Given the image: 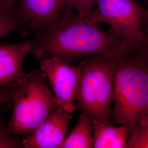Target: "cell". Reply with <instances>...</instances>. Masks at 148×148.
I'll list each match as a JSON object with an SVG mask.
<instances>
[{
	"label": "cell",
	"mask_w": 148,
	"mask_h": 148,
	"mask_svg": "<svg viewBox=\"0 0 148 148\" xmlns=\"http://www.w3.org/2000/svg\"><path fill=\"white\" fill-rule=\"evenodd\" d=\"M143 24V25L144 26V28H143L144 36L147 41L148 42V8H147L145 13L144 16Z\"/></svg>",
	"instance_id": "17"
},
{
	"label": "cell",
	"mask_w": 148,
	"mask_h": 148,
	"mask_svg": "<svg viewBox=\"0 0 148 148\" xmlns=\"http://www.w3.org/2000/svg\"><path fill=\"white\" fill-rule=\"evenodd\" d=\"M95 0H66V8L77 12L81 16L90 14L94 10Z\"/></svg>",
	"instance_id": "15"
},
{
	"label": "cell",
	"mask_w": 148,
	"mask_h": 148,
	"mask_svg": "<svg viewBox=\"0 0 148 148\" xmlns=\"http://www.w3.org/2000/svg\"><path fill=\"white\" fill-rule=\"evenodd\" d=\"M96 9L88 16L98 25L106 23L134 49L147 42L143 32L147 8L134 0H95Z\"/></svg>",
	"instance_id": "5"
},
{
	"label": "cell",
	"mask_w": 148,
	"mask_h": 148,
	"mask_svg": "<svg viewBox=\"0 0 148 148\" xmlns=\"http://www.w3.org/2000/svg\"><path fill=\"white\" fill-rule=\"evenodd\" d=\"M71 119V114L57 108L31 134L23 138L24 148H60Z\"/></svg>",
	"instance_id": "7"
},
{
	"label": "cell",
	"mask_w": 148,
	"mask_h": 148,
	"mask_svg": "<svg viewBox=\"0 0 148 148\" xmlns=\"http://www.w3.org/2000/svg\"><path fill=\"white\" fill-rule=\"evenodd\" d=\"M3 1H5L6 2H10V3H16L18 0H3Z\"/></svg>",
	"instance_id": "20"
},
{
	"label": "cell",
	"mask_w": 148,
	"mask_h": 148,
	"mask_svg": "<svg viewBox=\"0 0 148 148\" xmlns=\"http://www.w3.org/2000/svg\"><path fill=\"white\" fill-rule=\"evenodd\" d=\"M135 50L148 62V42L140 49Z\"/></svg>",
	"instance_id": "18"
},
{
	"label": "cell",
	"mask_w": 148,
	"mask_h": 148,
	"mask_svg": "<svg viewBox=\"0 0 148 148\" xmlns=\"http://www.w3.org/2000/svg\"><path fill=\"white\" fill-rule=\"evenodd\" d=\"M112 100L114 121L130 133L148 116V62L133 48L117 59Z\"/></svg>",
	"instance_id": "2"
},
{
	"label": "cell",
	"mask_w": 148,
	"mask_h": 148,
	"mask_svg": "<svg viewBox=\"0 0 148 148\" xmlns=\"http://www.w3.org/2000/svg\"><path fill=\"white\" fill-rule=\"evenodd\" d=\"M93 148L92 121L81 113L76 125L60 148Z\"/></svg>",
	"instance_id": "12"
},
{
	"label": "cell",
	"mask_w": 148,
	"mask_h": 148,
	"mask_svg": "<svg viewBox=\"0 0 148 148\" xmlns=\"http://www.w3.org/2000/svg\"><path fill=\"white\" fill-rule=\"evenodd\" d=\"M21 79L0 87V106L12 101Z\"/></svg>",
	"instance_id": "16"
},
{
	"label": "cell",
	"mask_w": 148,
	"mask_h": 148,
	"mask_svg": "<svg viewBox=\"0 0 148 148\" xmlns=\"http://www.w3.org/2000/svg\"><path fill=\"white\" fill-rule=\"evenodd\" d=\"M40 65L50 83L58 108L69 114L76 111L75 103L79 84V65L56 57L42 59Z\"/></svg>",
	"instance_id": "6"
},
{
	"label": "cell",
	"mask_w": 148,
	"mask_h": 148,
	"mask_svg": "<svg viewBox=\"0 0 148 148\" xmlns=\"http://www.w3.org/2000/svg\"><path fill=\"white\" fill-rule=\"evenodd\" d=\"M30 30H42L58 18L66 8V0H18Z\"/></svg>",
	"instance_id": "9"
},
{
	"label": "cell",
	"mask_w": 148,
	"mask_h": 148,
	"mask_svg": "<svg viewBox=\"0 0 148 148\" xmlns=\"http://www.w3.org/2000/svg\"><path fill=\"white\" fill-rule=\"evenodd\" d=\"M30 30L29 21L19 5L0 0V38L14 31L25 36Z\"/></svg>",
	"instance_id": "11"
},
{
	"label": "cell",
	"mask_w": 148,
	"mask_h": 148,
	"mask_svg": "<svg viewBox=\"0 0 148 148\" xmlns=\"http://www.w3.org/2000/svg\"><path fill=\"white\" fill-rule=\"evenodd\" d=\"M132 48L111 27L102 30L88 16L66 8L57 19L36 32L30 53L40 60L56 57L71 63L94 56L119 57Z\"/></svg>",
	"instance_id": "1"
},
{
	"label": "cell",
	"mask_w": 148,
	"mask_h": 148,
	"mask_svg": "<svg viewBox=\"0 0 148 148\" xmlns=\"http://www.w3.org/2000/svg\"><path fill=\"white\" fill-rule=\"evenodd\" d=\"M93 148H128L130 134L127 127L115 126L110 122H92Z\"/></svg>",
	"instance_id": "10"
},
{
	"label": "cell",
	"mask_w": 148,
	"mask_h": 148,
	"mask_svg": "<svg viewBox=\"0 0 148 148\" xmlns=\"http://www.w3.org/2000/svg\"><path fill=\"white\" fill-rule=\"evenodd\" d=\"M128 148H148V116L140 118L130 133Z\"/></svg>",
	"instance_id": "13"
},
{
	"label": "cell",
	"mask_w": 148,
	"mask_h": 148,
	"mask_svg": "<svg viewBox=\"0 0 148 148\" xmlns=\"http://www.w3.org/2000/svg\"><path fill=\"white\" fill-rule=\"evenodd\" d=\"M12 102L10 131L12 134L23 138L31 134L58 108L45 75L38 69L32 71L21 79Z\"/></svg>",
	"instance_id": "4"
},
{
	"label": "cell",
	"mask_w": 148,
	"mask_h": 148,
	"mask_svg": "<svg viewBox=\"0 0 148 148\" xmlns=\"http://www.w3.org/2000/svg\"><path fill=\"white\" fill-rule=\"evenodd\" d=\"M116 56H94L79 65V79L77 109L94 121L109 122Z\"/></svg>",
	"instance_id": "3"
},
{
	"label": "cell",
	"mask_w": 148,
	"mask_h": 148,
	"mask_svg": "<svg viewBox=\"0 0 148 148\" xmlns=\"http://www.w3.org/2000/svg\"><path fill=\"white\" fill-rule=\"evenodd\" d=\"M23 138L11 133L8 123L3 121L0 117V148H23Z\"/></svg>",
	"instance_id": "14"
},
{
	"label": "cell",
	"mask_w": 148,
	"mask_h": 148,
	"mask_svg": "<svg viewBox=\"0 0 148 148\" xmlns=\"http://www.w3.org/2000/svg\"><path fill=\"white\" fill-rule=\"evenodd\" d=\"M144 2V5L147 8H148V0H143Z\"/></svg>",
	"instance_id": "19"
},
{
	"label": "cell",
	"mask_w": 148,
	"mask_h": 148,
	"mask_svg": "<svg viewBox=\"0 0 148 148\" xmlns=\"http://www.w3.org/2000/svg\"><path fill=\"white\" fill-rule=\"evenodd\" d=\"M32 47V41L19 43L0 42V87L25 77L23 63Z\"/></svg>",
	"instance_id": "8"
}]
</instances>
